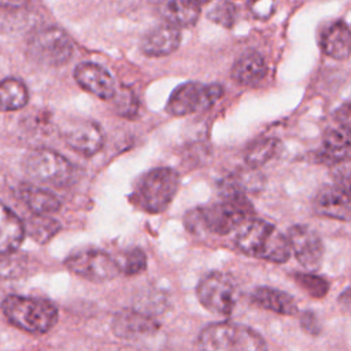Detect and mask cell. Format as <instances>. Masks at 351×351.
Returning a JSON list of instances; mask_svg holds the SVG:
<instances>
[{"instance_id": "1", "label": "cell", "mask_w": 351, "mask_h": 351, "mask_svg": "<svg viewBox=\"0 0 351 351\" xmlns=\"http://www.w3.org/2000/svg\"><path fill=\"white\" fill-rule=\"evenodd\" d=\"M252 213L254 210L247 196L221 197L217 203L189 211L185 217V225L191 232L200 229L223 236L245 223Z\"/></svg>"}, {"instance_id": "2", "label": "cell", "mask_w": 351, "mask_h": 351, "mask_svg": "<svg viewBox=\"0 0 351 351\" xmlns=\"http://www.w3.org/2000/svg\"><path fill=\"white\" fill-rule=\"evenodd\" d=\"M234 244L243 254L273 263H284L291 256L287 236L263 219H248L243 223Z\"/></svg>"}, {"instance_id": "3", "label": "cell", "mask_w": 351, "mask_h": 351, "mask_svg": "<svg viewBox=\"0 0 351 351\" xmlns=\"http://www.w3.org/2000/svg\"><path fill=\"white\" fill-rule=\"evenodd\" d=\"M5 318L16 328L30 333H45L58 321V308L49 300L8 295L1 304Z\"/></svg>"}, {"instance_id": "4", "label": "cell", "mask_w": 351, "mask_h": 351, "mask_svg": "<svg viewBox=\"0 0 351 351\" xmlns=\"http://www.w3.org/2000/svg\"><path fill=\"white\" fill-rule=\"evenodd\" d=\"M199 346L202 351H267L258 332L229 321L207 325L199 335Z\"/></svg>"}, {"instance_id": "5", "label": "cell", "mask_w": 351, "mask_h": 351, "mask_svg": "<svg viewBox=\"0 0 351 351\" xmlns=\"http://www.w3.org/2000/svg\"><path fill=\"white\" fill-rule=\"evenodd\" d=\"M180 186V176L170 167H155L147 171L133 192L136 206L147 213L165 211L173 202Z\"/></svg>"}, {"instance_id": "6", "label": "cell", "mask_w": 351, "mask_h": 351, "mask_svg": "<svg viewBox=\"0 0 351 351\" xmlns=\"http://www.w3.org/2000/svg\"><path fill=\"white\" fill-rule=\"evenodd\" d=\"M223 95V88L219 84L185 82L178 85L170 95L166 111L176 117L189 115L192 112L208 110Z\"/></svg>"}, {"instance_id": "7", "label": "cell", "mask_w": 351, "mask_h": 351, "mask_svg": "<svg viewBox=\"0 0 351 351\" xmlns=\"http://www.w3.org/2000/svg\"><path fill=\"white\" fill-rule=\"evenodd\" d=\"M23 169L33 180L53 186L66 185L74 173L71 163L64 156L48 148L27 152L23 159Z\"/></svg>"}, {"instance_id": "8", "label": "cell", "mask_w": 351, "mask_h": 351, "mask_svg": "<svg viewBox=\"0 0 351 351\" xmlns=\"http://www.w3.org/2000/svg\"><path fill=\"white\" fill-rule=\"evenodd\" d=\"M27 51L30 58L41 64L59 66L71 58L73 44L59 27L45 26L32 34Z\"/></svg>"}, {"instance_id": "9", "label": "cell", "mask_w": 351, "mask_h": 351, "mask_svg": "<svg viewBox=\"0 0 351 351\" xmlns=\"http://www.w3.org/2000/svg\"><path fill=\"white\" fill-rule=\"evenodd\" d=\"M64 265L77 276L96 282L112 280L121 274L118 259L95 248H85L73 252L66 258Z\"/></svg>"}, {"instance_id": "10", "label": "cell", "mask_w": 351, "mask_h": 351, "mask_svg": "<svg viewBox=\"0 0 351 351\" xmlns=\"http://www.w3.org/2000/svg\"><path fill=\"white\" fill-rule=\"evenodd\" d=\"M196 295L202 306L208 311L219 315H230L236 306L237 291L229 276L213 271L200 280Z\"/></svg>"}, {"instance_id": "11", "label": "cell", "mask_w": 351, "mask_h": 351, "mask_svg": "<svg viewBox=\"0 0 351 351\" xmlns=\"http://www.w3.org/2000/svg\"><path fill=\"white\" fill-rule=\"evenodd\" d=\"M63 141L82 155H93L101 149L104 137L100 126L90 119H67L60 126Z\"/></svg>"}, {"instance_id": "12", "label": "cell", "mask_w": 351, "mask_h": 351, "mask_svg": "<svg viewBox=\"0 0 351 351\" xmlns=\"http://www.w3.org/2000/svg\"><path fill=\"white\" fill-rule=\"evenodd\" d=\"M287 239L291 252L307 270H317L324 256V245L318 233L307 225H293L288 229Z\"/></svg>"}, {"instance_id": "13", "label": "cell", "mask_w": 351, "mask_h": 351, "mask_svg": "<svg viewBox=\"0 0 351 351\" xmlns=\"http://www.w3.org/2000/svg\"><path fill=\"white\" fill-rule=\"evenodd\" d=\"M313 210L322 217L351 221V193L337 185H324L313 199Z\"/></svg>"}, {"instance_id": "14", "label": "cell", "mask_w": 351, "mask_h": 351, "mask_svg": "<svg viewBox=\"0 0 351 351\" xmlns=\"http://www.w3.org/2000/svg\"><path fill=\"white\" fill-rule=\"evenodd\" d=\"M74 78L85 90L103 100L112 99L117 92L112 75L96 63H80L74 70Z\"/></svg>"}, {"instance_id": "15", "label": "cell", "mask_w": 351, "mask_h": 351, "mask_svg": "<svg viewBox=\"0 0 351 351\" xmlns=\"http://www.w3.org/2000/svg\"><path fill=\"white\" fill-rule=\"evenodd\" d=\"M159 329L158 321L148 313L138 310L118 311L112 319V330L122 339H138L154 335Z\"/></svg>"}, {"instance_id": "16", "label": "cell", "mask_w": 351, "mask_h": 351, "mask_svg": "<svg viewBox=\"0 0 351 351\" xmlns=\"http://www.w3.org/2000/svg\"><path fill=\"white\" fill-rule=\"evenodd\" d=\"M181 43V32L170 23L151 29L141 41V51L147 56H166L174 52Z\"/></svg>"}, {"instance_id": "17", "label": "cell", "mask_w": 351, "mask_h": 351, "mask_svg": "<svg viewBox=\"0 0 351 351\" xmlns=\"http://www.w3.org/2000/svg\"><path fill=\"white\" fill-rule=\"evenodd\" d=\"M319 45L325 55L344 60L351 56V29L341 21L326 25L319 36Z\"/></svg>"}, {"instance_id": "18", "label": "cell", "mask_w": 351, "mask_h": 351, "mask_svg": "<svg viewBox=\"0 0 351 351\" xmlns=\"http://www.w3.org/2000/svg\"><path fill=\"white\" fill-rule=\"evenodd\" d=\"M230 74L239 85L255 86L266 77L267 64L259 52L248 51L234 60Z\"/></svg>"}, {"instance_id": "19", "label": "cell", "mask_w": 351, "mask_h": 351, "mask_svg": "<svg viewBox=\"0 0 351 351\" xmlns=\"http://www.w3.org/2000/svg\"><path fill=\"white\" fill-rule=\"evenodd\" d=\"M251 302L261 308L282 315H293L298 310L296 302L289 293L270 287L255 288L251 293Z\"/></svg>"}, {"instance_id": "20", "label": "cell", "mask_w": 351, "mask_h": 351, "mask_svg": "<svg viewBox=\"0 0 351 351\" xmlns=\"http://www.w3.org/2000/svg\"><path fill=\"white\" fill-rule=\"evenodd\" d=\"M25 237V225L7 206L0 203V255L14 252Z\"/></svg>"}, {"instance_id": "21", "label": "cell", "mask_w": 351, "mask_h": 351, "mask_svg": "<svg viewBox=\"0 0 351 351\" xmlns=\"http://www.w3.org/2000/svg\"><path fill=\"white\" fill-rule=\"evenodd\" d=\"M202 7L200 3L192 0H170L159 4V14L176 27H186L196 23Z\"/></svg>"}, {"instance_id": "22", "label": "cell", "mask_w": 351, "mask_h": 351, "mask_svg": "<svg viewBox=\"0 0 351 351\" xmlns=\"http://www.w3.org/2000/svg\"><path fill=\"white\" fill-rule=\"evenodd\" d=\"M315 159L329 166L351 156V140L337 129H328L322 136V147L314 154Z\"/></svg>"}, {"instance_id": "23", "label": "cell", "mask_w": 351, "mask_h": 351, "mask_svg": "<svg viewBox=\"0 0 351 351\" xmlns=\"http://www.w3.org/2000/svg\"><path fill=\"white\" fill-rule=\"evenodd\" d=\"M23 203L34 213V215H47L60 208L59 199L47 189L23 185L19 191Z\"/></svg>"}, {"instance_id": "24", "label": "cell", "mask_w": 351, "mask_h": 351, "mask_svg": "<svg viewBox=\"0 0 351 351\" xmlns=\"http://www.w3.org/2000/svg\"><path fill=\"white\" fill-rule=\"evenodd\" d=\"M281 141L276 137H265L250 144L244 152V160L251 169H258L278 155Z\"/></svg>"}, {"instance_id": "25", "label": "cell", "mask_w": 351, "mask_h": 351, "mask_svg": "<svg viewBox=\"0 0 351 351\" xmlns=\"http://www.w3.org/2000/svg\"><path fill=\"white\" fill-rule=\"evenodd\" d=\"M29 93L25 84L16 78L0 82V111H15L26 106Z\"/></svg>"}, {"instance_id": "26", "label": "cell", "mask_w": 351, "mask_h": 351, "mask_svg": "<svg viewBox=\"0 0 351 351\" xmlns=\"http://www.w3.org/2000/svg\"><path fill=\"white\" fill-rule=\"evenodd\" d=\"M59 230V223L47 215L32 217L25 226V233L27 232L30 237L36 239L38 243L48 241Z\"/></svg>"}, {"instance_id": "27", "label": "cell", "mask_w": 351, "mask_h": 351, "mask_svg": "<svg viewBox=\"0 0 351 351\" xmlns=\"http://www.w3.org/2000/svg\"><path fill=\"white\" fill-rule=\"evenodd\" d=\"M237 15V7L230 1H217L207 11V18L211 22L226 29H230L236 23Z\"/></svg>"}, {"instance_id": "28", "label": "cell", "mask_w": 351, "mask_h": 351, "mask_svg": "<svg viewBox=\"0 0 351 351\" xmlns=\"http://www.w3.org/2000/svg\"><path fill=\"white\" fill-rule=\"evenodd\" d=\"M293 280L302 289H304V292L315 299L324 298L329 291V282L324 277H319L317 274L296 273L293 276Z\"/></svg>"}, {"instance_id": "29", "label": "cell", "mask_w": 351, "mask_h": 351, "mask_svg": "<svg viewBox=\"0 0 351 351\" xmlns=\"http://www.w3.org/2000/svg\"><path fill=\"white\" fill-rule=\"evenodd\" d=\"M121 273L133 276L138 274L147 267V256L140 248H132L123 254L121 259H118Z\"/></svg>"}, {"instance_id": "30", "label": "cell", "mask_w": 351, "mask_h": 351, "mask_svg": "<svg viewBox=\"0 0 351 351\" xmlns=\"http://www.w3.org/2000/svg\"><path fill=\"white\" fill-rule=\"evenodd\" d=\"M114 103L118 114L132 118L136 115L138 110V101L136 95L129 88H122L121 90H117L114 95Z\"/></svg>"}, {"instance_id": "31", "label": "cell", "mask_w": 351, "mask_h": 351, "mask_svg": "<svg viewBox=\"0 0 351 351\" xmlns=\"http://www.w3.org/2000/svg\"><path fill=\"white\" fill-rule=\"evenodd\" d=\"M330 174L335 185L351 193V156L330 166Z\"/></svg>"}, {"instance_id": "32", "label": "cell", "mask_w": 351, "mask_h": 351, "mask_svg": "<svg viewBox=\"0 0 351 351\" xmlns=\"http://www.w3.org/2000/svg\"><path fill=\"white\" fill-rule=\"evenodd\" d=\"M335 119L341 132L351 140V103L341 104L335 112Z\"/></svg>"}, {"instance_id": "33", "label": "cell", "mask_w": 351, "mask_h": 351, "mask_svg": "<svg viewBox=\"0 0 351 351\" xmlns=\"http://www.w3.org/2000/svg\"><path fill=\"white\" fill-rule=\"evenodd\" d=\"M250 12L258 19H267L273 15L276 3L274 1H251L247 4Z\"/></svg>"}, {"instance_id": "34", "label": "cell", "mask_w": 351, "mask_h": 351, "mask_svg": "<svg viewBox=\"0 0 351 351\" xmlns=\"http://www.w3.org/2000/svg\"><path fill=\"white\" fill-rule=\"evenodd\" d=\"M300 326L303 328L304 332L310 333V335H318L321 332V324L317 318V315L314 314V311H304L300 315Z\"/></svg>"}, {"instance_id": "35", "label": "cell", "mask_w": 351, "mask_h": 351, "mask_svg": "<svg viewBox=\"0 0 351 351\" xmlns=\"http://www.w3.org/2000/svg\"><path fill=\"white\" fill-rule=\"evenodd\" d=\"M339 302H340V304H341L346 310L351 311V288L347 289V291H344V292L340 295Z\"/></svg>"}]
</instances>
